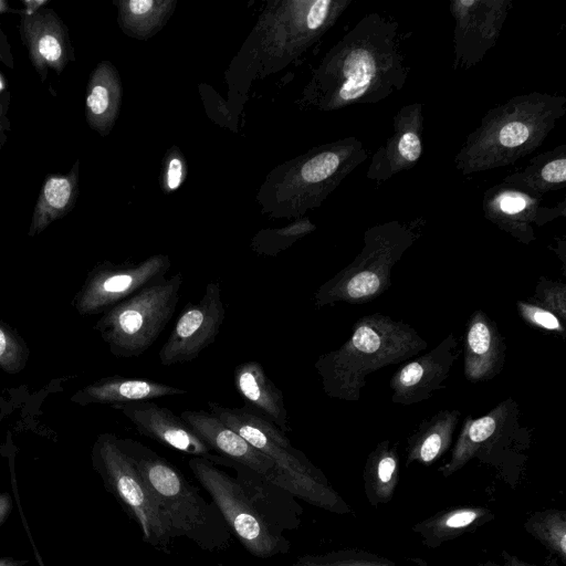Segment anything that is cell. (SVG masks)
Segmentation results:
<instances>
[{"label": "cell", "instance_id": "cell-1", "mask_svg": "<svg viewBox=\"0 0 566 566\" xmlns=\"http://www.w3.org/2000/svg\"><path fill=\"white\" fill-rule=\"evenodd\" d=\"M399 23L371 12L326 54L312 83V99L321 109L377 104L405 86L409 66Z\"/></svg>", "mask_w": 566, "mask_h": 566}, {"label": "cell", "instance_id": "cell-2", "mask_svg": "<svg viewBox=\"0 0 566 566\" xmlns=\"http://www.w3.org/2000/svg\"><path fill=\"white\" fill-rule=\"evenodd\" d=\"M188 465L251 555L270 558L290 552L284 532L300 526L303 512L292 493L233 461L226 467L235 476L203 458L191 457Z\"/></svg>", "mask_w": 566, "mask_h": 566}, {"label": "cell", "instance_id": "cell-3", "mask_svg": "<svg viewBox=\"0 0 566 566\" xmlns=\"http://www.w3.org/2000/svg\"><path fill=\"white\" fill-rule=\"evenodd\" d=\"M566 114V97L532 92L489 109L454 157L463 175L516 163L543 145Z\"/></svg>", "mask_w": 566, "mask_h": 566}, {"label": "cell", "instance_id": "cell-4", "mask_svg": "<svg viewBox=\"0 0 566 566\" xmlns=\"http://www.w3.org/2000/svg\"><path fill=\"white\" fill-rule=\"evenodd\" d=\"M427 348V342L408 324L384 314L360 317L352 336L314 364L324 392L335 399L358 401L368 375L402 363Z\"/></svg>", "mask_w": 566, "mask_h": 566}, {"label": "cell", "instance_id": "cell-5", "mask_svg": "<svg viewBox=\"0 0 566 566\" xmlns=\"http://www.w3.org/2000/svg\"><path fill=\"white\" fill-rule=\"evenodd\" d=\"M118 443L167 516L175 538L187 537L209 552L228 547L232 533L219 509L181 471L138 441L118 438Z\"/></svg>", "mask_w": 566, "mask_h": 566}, {"label": "cell", "instance_id": "cell-6", "mask_svg": "<svg viewBox=\"0 0 566 566\" xmlns=\"http://www.w3.org/2000/svg\"><path fill=\"white\" fill-rule=\"evenodd\" d=\"M518 409L513 399L500 402L485 416H469L447 463L438 469L443 478L461 470L470 460L496 471L497 478L516 489L523 476L531 433L518 422Z\"/></svg>", "mask_w": 566, "mask_h": 566}, {"label": "cell", "instance_id": "cell-7", "mask_svg": "<svg viewBox=\"0 0 566 566\" xmlns=\"http://www.w3.org/2000/svg\"><path fill=\"white\" fill-rule=\"evenodd\" d=\"M208 408L219 420L275 463L293 483L296 499L335 514L352 512L323 472L303 452L295 449L285 433L271 421L247 408H229L214 401H208Z\"/></svg>", "mask_w": 566, "mask_h": 566}, {"label": "cell", "instance_id": "cell-8", "mask_svg": "<svg viewBox=\"0 0 566 566\" xmlns=\"http://www.w3.org/2000/svg\"><path fill=\"white\" fill-rule=\"evenodd\" d=\"M416 238L412 228L397 220L368 228L361 251L350 264L316 290L314 305L360 304L376 298L389 289L394 265Z\"/></svg>", "mask_w": 566, "mask_h": 566}, {"label": "cell", "instance_id": "cell-9", "mask_svg": "<svg viewBox=\"0 0 566 566\" xmlns=\"http://www.w3.org/2000/svg\"><path fill=\"white\" fill-rule=\"evenodd\" d=\"M182 283L181 272L165 276L104 312L95 328L111 353L136 358L148 350L171 319Z\"/></svg>", "mask_w": 566, "mask_h": 566}, {"label": "cell", "instance_id": "cell-10", "mask_svg": "<svg viewBox=\"0 0 566 566\" xmlns=\"http://www.w3.org/2000/svg\"><path fill=\"white\" fill-rule=\"evenodd\" d=\"M92 459L106 490L139 525L144 541L168 553L175 538L169 521L140 473L120 448L118 438L108 433L99 436L94 444Z\"/></svg>", "mask_w": 566, "mask_h": 566}, {"label": "cell", "instance_id": "cell-11", "mask_svg": "<svg viewBox=\"0 0 566 566\" xmlns=\"http://www.w3.org/2000/svg\"><path fill=\"white\" fill-rule=\"evenodd\" d=\"M170 265V260L165 254H156L134 264L105 262L87 276L76 296V310L82 315L106 312L165 277Z\"/></svg>", "mask_w": 566, "mask_h": 566}, {"label": "cell", "instance_id": "cell-12", "mask_svg": "<svg viewBox=\"0 0 566 566\" xmlns=\"http://www.w3.org/2000/svg\"><path fill=\"white\" fill-rule=\"evenodd\" d=\"M226 319L218 281L209 282L197 303H188L159 349V361L168 367L195 360L214 343Z\"/></svg>", "mask_w": 566, "mask_h": 566}, {"label": "cell", "instance_id": "cell-13", "mask_svg": "<svg viewBox=\"0 0 566 566\" xmlns=\"http://www.w3.org/2000/svg\"><path fill=\"white\" fill-rule=\"evenodd\" d=\"M511 0H457L450 3L454 18V69H470L495 45Z\"/></svg>", "mask_w": 566, "mask_h": 566}, {"label": "cell", "instance_id": "cell-14", "mask_svg": "<svg viewBox=\"0 0 566 566\" xmlns=\"http://www.w3.org/2000/svg\"><path fill=\"white\" fill-rule=\"evenodd\" d=\"M180 417L217 454L254 471L295 496L293 483L275 463L210 411L185 410Z\"/></svg>", "mask_w": 566, "mask_h": 566}, {"label": "cell", "instance_id": "cell-15", "mask_svg": "<svg viewBox=\"0 0 566 566\" xmlns=\"http://www.w3.org/2000/svg\"><path fill=\"white\" fill-rule=\"evenodd\" d=\"M17 29L42 83L50 70L61 75L70 62H75L69 29L52 8H41L30 15L20 14Z\"/></svg>", "mask_w": 566, "mask_h": 566}, {"label": "cell", "instance_id": "cell-16", "mask_svg": "<svg viewBox=\"0 0 566 566\" xmlns=\"http://www.w3.org/2000/svg\"><path fill=\"white\" fill-rule=\"evenodd\" d=\"M482 208L488 220L525 244L535 239L533 224L544 226L565 216V202L556 207H544L539 197L504 184L484 192Z\"/></svg>", "mask_w": 566, "mask_h": 566}, {"label": "cell", "instance_id": "cell-17", "mask_svg": "<svg viewBox=\"0 0 566 566\" xmlns=\"http://www.w3.org/2000/svg\"><path fill=\"white\" fill-rule=\"evenodd\" d=\"M136 430L164 446L226 467L230 460L217 454L180 417L153 400L116 406Z\"/></svg>", "mask_w": 566, "mask_h": 566}, {"label": "cell", "instance_id": "cell-18", "mask_svg": "<svg viewBox=\"0 0 566 566\" xmlns=\"http://www.w3.org/2000/svg\"><path fill=\"white\" fill-rule=\"evenodd\" d=\"M424 116L422 104L403 106L394 116L392 134L371 157L366 177L377 184L409 170L421 158Z\"/></svg>", "mask_w": 566, "mask_h": 566}, {"label": "cell", "instance_id": "cell-19", "mask_svg": "<svg viewBox=\"0 0 566 566\" xmlns=\"http://www.w3.org/2000/svg\"><path fill=\"white\" fill-rule=\"evenodd\" d=\"M458 355V340L449 334L436 348L402 366L389 382L392 402L412 405L429 398L442 387Z\"/></svg>", "mask_w": 566, "mask_h": 566}, {"label": "cell", "instance_id": "cell-20", "mask_svg": "<svg viewBox=\"0 0 566 566\" xmlns=\"http://www.w3.org/2000/svg\"><path fill=\"white\" fill-rule=\"evenodd\" d=\"M505 343L496 324L482 311H475L467 325L464 375L470 381L495 377L503 368Z\"/></svg>", "mask_w": 566, "mask_h": 566}, {"label": "cell", "instance_id": "cell-21", "mask_svg": "<svg viewBox=\"0 0 566 566\" xmlns=\"http://www.w3.org/2000/svg\"><path fill=\"white\" fill-rule=\"evenodd\" d=\"M234 388L248 410L265 418L283 433L291 431L282 390L255 360L239 364L233 371Z\"/></svg>", "mask_w": 566, "mask_h": 566}, {"label": "cell", "instance_id": "cell-22", "mask_svg": "<svg viewBox=\"0 0 566 566\" xmlns=\"http://www.w3.org/2000/svg\"><path fill=\"white\" fill-rule=\"evenodd\" d=\"M187 392L186 389L150 379L109 376L86 386L76 396L81 402L120 406Z\"/></svg>", "mask_w": 566, "mask_h": 566}, {"label": "cell", "instance_id": "cell-23", "mask_svg": "<svg viewBox=\"0 0 566 566\" xmlns=\"http://www.w3.org/2000/svg\"><path fill=\"white\" fill-rule=\"evenodd\" d=\"M495 514L486 506L460 505L442 510L412 525L411 530L430 549L492 522Z\"/></svg>", "mask_w": 566, "mask_h": 566}, {"label": "cell", "instance_id": "cell-24", "mask_svg": "<svg viewBox=\"0 0 566 566\" xmlns=\"http://www.w3.org/2000/svg\"><path fill=\"white\" fill-rule=\"evenodd\" d=\"M80 160L66 174H50L44 179L33 209L29 237L43 232L52 222L69 214L78 196Z\"/></svg>", "mask_w": 566, "mask_h": 566}, {"label": "cell", "instance_id": "cell-25", "mask_svg": "<svg viewBox=\"0 0 566 566\" xmlns=\"http://www.w3.org/2000/svg\"><path fill=\"white\" fill-rule=\"evenodd\" d=\"M120 83L115 67L101 62L92 72L86 86L85 118L88 126L105 136L117 117L120 104Z\"/></svg>", "mask_w": 566, "mask_h": 566}, {"label": "cell", "instance_id": "cell-26", "mask_svg": "<svg viewBox=\"0 0 566 566\" xmlns=\"http://www.w3.org/2000/svg\"><path fill=\"white\" fill-rule=\"evenodd\" d=\"M502 184L534 197L566 186V145L534 157L522 170L506 176Z\"/></svg>", "mask_w": 566, "mask_h": 566}, {"label": "cell", "instance_id": "cell-27", "mask_svg": "<svg viewBox=\"0 0 566 566\" xmlns=\"http://www.w3.org/2000/svg\"><path fill=\"white\" fill-rule=\"evenodd\" d=\"M459 418L458 410H441L423 421L408 439L406 464L417 462L430 465L439 460L451 446Z\"/></svg>", "mask_w": 566, "mask_h": 566}, {"label": "cell", "instance_id": "cell-28", "mask_svg": "<svg viewBox=\"0 0 566 566\" xmlns=\"http://www.w3.org/2000/svg\"><path fill=\"white\" fill-rule=\"evenodd\" d=\"M364 492L368 503L377 507L389 503L399 482V455L389 440L379 442L369 453L363 472Z\"/></svg>", "mask_w": 566, "mask_h": 566}, {"label": "cell", "instance_id": "cell-29", "mask_svg": "<svg viewBox=\"0 0 566 566\" xmlns=\"http://www.w3.org/2000/svg\"><path fill=\"white\" fill-rule=\"evenodd\" d=\"M525 531L537 539L551 555L566 564V512L547 509L533 512L524 522Z\"/></svg>", "mask_w": 566, "mask_h": 566}, {"label": "cell", "instance_id": "cell-30", "mask_svg": "<svg viewBox=\"0 0 566 566\" xmlns=\"http://www.w3.org/2000/svg\"><path fill=\"white\" fill-rule=\"evenodd\" d=\"M292 566H399L391 559L364 549L348 548L304 555Z\"/></svg>", "mask_w": 566, "mask_h": 566}, {"label": "cell", "instance_id": "cell-31", "mask_svg": "<svg viewBox=\"0 0 566 566\" xmlns=\"http://www.w3.org/2000/svg\"><path fill=\"white\" fill-rule=\"evenodd\" d=\"M314 229L315 227L305 220L285 229L263 231L254 238L252 247L259 254L275 255Z\"/></svg>", "mask_w": 566, "mask_h": 566}, {"label": "cell", "instance_id": "cell-32", "mask_svg": "<svg viewBox=\"0 0 566 566\" xmlns=\"http://www.w3.org/2000/svg\"><path fill=\"white\" fill-rule=\"evenodd\" d=\"M29 350L23 339L0 322V368L15 374L23 369Z\"/></svg>", "mask_w": 566, "mask_h": 566}, {"label": "cell", "instance_id": "cell-33", "mask_svg": "<svg viewBox=\"0 0 566 566\" xmlns=\"http://www.w3.org/2000/svg\"><path fill=\"white\" fill-rule=\"evenodd\" d=\"M517 308L521 317L528 324L545 331L564 334L565 327L562 321L551 311L532 303L518 302Z\"/></svg>", "mask_w": 566, "mask_h": 566}, {"label": "cell", "instance_id": "cell-34", "mask_svg": "<svg viewBox=\"0 0 566 566\" xmlns=\"http://www.w3.org/2000/svg\"><path fill=\"white\" fill-rule=\"evenodd\" d=\"M535 297L541 301L539 305L552 313H558L565 319V285L546 280L536 286Z\"/></svg>", "mask_w": 566, "mask_h": 566}, {"label": "cell", "instance_id": "cell-35", "mask_svg": "<svg viewBox=\"0 0 566 566\" xmlns=\"http://www.w3.org/2000/svg\"><path fill=\"white\" fill-rule=\"evenodd\" d=\"M500 557V562L489 559L479 563L476 566H558L557 558L553 555H551L543 565L527 563L515 555H511L506 551H502Z\"/></svg>", "mask_w": 566, "mask_h": 566}, {"label": "cell", "instance_id": "cell-36", "mask_svg": "<svg viewBox=\"0 0 566 566\" xmlns=\"http://www.w3.org/2000/svg\"><path fill=\"white\" fill-rule=\"evenodd\" d=\"M11 93L10 91H2L0 93V151L8 140V135L11 130V123L8 117L10 108Z\"/></svg>", "mask_w": 566, "mask_h": 566}, {"label": "cell", "instance_id": "cell-37", "mask_svg": "<svg viewBox=\"0 0 566 566\" xmlns=\"http://www.w3.org/2000/svg\"><path fill=\"white\" fill-rule=\"evenodd\" d=\"M184 166L178 157L170 158L166 170V186L169 190H176L182 182Z\"/></svg>", "mask_w": 566, "mask_h": 566}, {"label": "cell", "instance_id": "cell-38", "mask_svg": "<svg viewBox=\"0 0 566 566\" xmlns=\"http://www.w3.org/2000/svg\"><path fill=\"white\" fill-rule=\"evenodd\" d=\"M0 62L7 67L13 70L14 69V59L11 51V46L7 34L1 28L0 23Z\"/></svg>", "mask_w": 566, "mask_h": 566}, {"label": "cell", "instance_id": "cell-39", "mask_svg": "<svg viewBox=\"0 0 566 566\" xmlns=\"http://www.w3.org/2000/svg\"><path fill=\"white\" fill-rule=\"evenodd\" d=\"M23 9L19 10V14L30 15L38 12L41 8L50 3L49 0H22Z\"/></svg>", "mask_w": 566, "mask_h": 566}, {"label": "cell", "instance_id": "cell-40", "mask_svg": "<svg viewBox=\"0 0 566 566\" xmlns=\"http://www.w3.org/2000/svg\"><path fill=\"white\" fill-rule=\"evenodd\" d=\"M12 497L9 493H0V526L4 523L12 510Z\"/></svg>", "mask_w": 566, "mask_h": 566}, {"label": "cell", "instance_id": "cell-41", "mask_svg": "<svg viewBox=\"0 0 566 566\" xmlns=\"http://www.w3.org/2000/svg\"><path fill=\"white\" fill-rule=\"evenodd\" d=\"M25 564H28V560L25 559L0 556V566H24Z\"/></svg>", "mask_w": 566, "mask_h": 566}, {"label": "cell", "instance_id": "cell-42", "mask_svg": "<svg viewBox=\"0 0 566 566\" xmlns=\"http://www.w3.org/2000/svg\"><path fill=\"white\" fill-rule=\"evenodd\" d=\"M407 562L410 566H431L427 560L421 557H408Z\"/></svg>", "mask_w": 566, "mask_h": 566}, {"label": "cell", "instance_id": "cell-43", "mask_svg": "<svg viewBox=\"0 0 566 566\" xmlns=\"http://www.w3.org/2000/svg\"><path fill=\"white\" fill-rule=\"evenodd\" d=\"M6 12L19 13V10L11 8L7 1L0 0V14L6 13Z\"/></svg>", "mask_w": 566, "mask_h": 566}]
</instances>
